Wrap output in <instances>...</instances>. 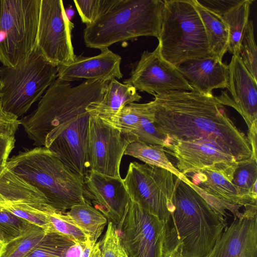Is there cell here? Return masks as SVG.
Here are the masks:
<instances>
[{"mask_svg": "<svg viewBox=\"0 0 257 257\" xmlns=\"http://www.w3.org/2000/svg\"><path fill=\"white\" fill-rule=\"evenodd\" d=\"M166 153L176 161V168L183 175L204 168H213L223 173L231 182L237 162L231 155L210 142L177 141L164 147Z\"/></svg>", "mask_w": 257, "mask_h": 257, "instance_id": "cell-15", "label": "cell"}, {"mask_svg": "<svg viewBox=\"0 0 257 257\" xmlns=\"http://www.w3.org/2000/svg\"><path fill=\"white\" fill-rule=\"evenodd\" d=\"M87 111L53 129L47 136L44 147L55 153L73 173L83 178L90 171Z\"/></svg>", "mask_w": 257, "mask_h": 257, "instance_id": "cell-13", "label": "cell"}, {"mask_svg": "<svg viewBox=\"0 0 257 257\" xmlns=\"http://www.w3.org/2000/svg\"><path fill=\"white\" fill-rule=\"evenodd\" d=\"M257 123H255L248 129L247 139L251 149V156L257 158Z\"/></svg>", "mask_w": 257, "mask_h": 257, "instance_id": "cell-43", "label": "cell"}, {"mask_svg": "<svg viewBox=\"0 0 257 257\" xmlns=\"http://www.w3.org/2000/svg\"><path fill=\"white\" fill-rule=\"evenodd\" d=\"M184 179L217 212L225 217L226 210L234 217L239 208L247 204L231 182L222 172L213 168L194 171L183 176Z\"/></svg>", "mask_w": 257, "mask_h": 257, "instance_id": "cell-16", "label": "cell"}, {"mask_svg": "<svg viewBox=\"0 0 257 257\" xmlns=\"http://www.w3.org/2000/svg\"><path fill=\"white\" fill-rule=\"evenodd\" d=\"M225 227L224 216L183 176H176L172 204L164 224L162 257H207Z\"/></svg>", "mask_w": 257, "mask_h": 257, "instance_id": "cell-2", "label": "cell"}, {"mask_svg": "<svg viewBox=\"0 0 257 257\" xmlns=\"http://www.w3.org/2000/svg\"><path fill=\"white\" fill-rule=\"evenodd\" d=\"M154 95L148 107L156 128L166 137L167 145L180 141L204 140L212 143L237 162L250 157L247 136L228 116L218 97L193 89Z\"/></svg>", "mask_w": 257, "mask_h": 257, "instance_id": "cell-1", "label": "cell"}, {"mask_svg": "<svg viewBox=\"0 0 257 257\" xmlns=\"http://www.w3.org/2000/svg\"><path fill=\"white\" fill-rule=\"evenodd\" d=\"M123 83L153 95L193 89L177 67L163 58L158 46L152 52H143Z\"/></svg>", "mask_w": 257, "mask_h": 257, "instance_id": "cell-14", "label": "cell"}, {"mask_svg": "<svg viewBox=\"0 0 257 257\" xmlns=\"http://www.w3.org/2000/svg\"><path fill=\"white\" fill-rule=\"evenodd\" d=\"M158 46L165 60L178 67L213 56L192 0H164Z\"/></svg>", "mask_w": 257, "mask_h": 257, "instance_id": "cell-6", "label": "cell"}, {"mask_svg": "<svg viewBox=\"0 0 257 257\" xmlns=\"http://www.w3.org/2000/svg\"><path fill=\"white\" fill-rule=\"evenodd\" d=\"M47 203L45 196L6 165H0V205L7 203Z\"/></svg>", "mask_w": 257, "mask_h": 257, "instance_id": "cell-22", "label": "cell"}, {"mask_svg": "<svg viewBox=\"0 0 257 257\" xmlns=\"http://www.w3.org/2000/svg\"><path fill=\"white\" fill-rule=\"evenodd\" d=\"M109 81L85 80L72 87L57 78L41 97L37 108L20 119L37 147H44L53 129L86 112L90 104L101 100Z\"/></svg>", "mask_w": 257, "mask_h": 257, "instance_id": "cell-5", "label": "cell"}, {"mask_svg": "<svg viewBox=\"0 0 257 257\" xmlns=\"http://www.w3.org/2000/svg\"><path fill=\"white\" fill-rule=\"evenodd\" d=\"M240 58L250 75L256 79L257 52L253 22L249 20L240 47Z\"/></svg>", "mask_w": 257, "mask_h": 257, "instance_id": "cell-36", "label": "cell"}, {"mask_svg": "<svg viewBox=\"0 0 257 257\" xmlns=\"http://www.w3.org/2000/svg\"><path fill=\"white\" fill-rule=\"evenodd\" d=\"M81 257H101L98 242H94L88 239L84 244Z\"/></svg>", "mask_w": 257, "mask_h": 257, "instance_id": "cell-42", "label": "cell"}, {"mask_svg": "<svg viewBox=\"0 0 257 257\" xmlns=\"http://www.w3.org/2000/svg\"><path fill=\"white\" fill-rule=\"evenodd\" d=\"M163 6L162 0H103L99 16L83 31L86 46L101 50L140 37L158 38Z\"/></svg>", "mask_w": 257, "mask_h": 257, "instance_id": "cell-4", "label": "cell"}, {"mask_svg": "<svg viewBox=\"0 0 257 257\" xmlns=\"http://www.w3.org/2000/svg\"><path fill=\"white\" fill-rule=\"evenodd\" d=\"M34 225L0 205V239L5 244L21 236Z\"/></svg>", "mask_w": 257, "mask_h": 257, "instance_id": "cell-33", "label": "cell"}, {"mask_svg": "<svg viewBox=\"0 0 257 257\" xmlns=\"http://www.w3.org/2000/svg\"><path fill=\"white\" fill-rule=\"evenodd\" d=\"M146 104L147 109L142 115L138 127L130 134L135 138V142L165 147L167 144V139L156 128L153 115L148 108L147 103Z\"/></svg>", "mask_w": 257, "mask_h": 257, "instance_id": "cell-35", "label": "cell"}, {"mask_svg": "<svg viewBox=\"0 0 257 257\" xmlns=\"http://www.w3.org/2000/svg\"><path fill=\"white\" fill-rule=\"evenodd\" d=\"M98 242L101 257H128L121 243L116 226L110 221L105 234Z\"/></svg>", "mask_w": 257, "mask_h": 257, "instance_id": "cell-37", "label": "cell"}, {"mask_svg": "<svg viewBox=\"0 0 257 257\" xmlns=\"http://www.w3.org/2000/svg\"><path fill=\"white\" fill-rule=\"evenodd\" d=\"M41 0H0V61L14 66L36 47Z\"/></svg>", "mask_w": 257, "mask_h": 257, "instance_id": "cell-8", "label": "cell"}, {"mask_svg": "<svg viewBox=\"0 0 257 257\" xmlns=\"http://www.w3.org/2000/svg\"><path fill=\"white\" fill-rule=\"evenodd\" d=\"M2 205L16 216L43 228L47 232L50 229L48 214L57 212L47 203H7Z\"/></svg>", "mask_w": 257, "mask_h": 257, "instance_id": "cell-29", "label": "cell"}, {"mask_svg": "<svg viewBox=\"0 0 257 257\" xmlns=\"http://www.w3.org/2000/svg\"><path fill=\"white\" fill-rule=\"evenodd\" d=\"M164 148L160 145L134 142L127 147L124 155L138 159L145 164L167 169L181 178L183 175L169 160Z\"/></svg>", "mask_w": 257, "mask_h": 257, "instance_id": "cell-28", "label": "cell"}, {"mask_svg": "<svg viewBox=\"0 0 257 257\" xmlns=\"http://www.w3.org/2000/svg\"><path fill=\"white\" fill-rule=\"evenodd\" d=\"M141 99L142 96L133 85L113 79L108 82L101 100L90 104L86 111L90 114L97 115L112 114L125 105Z\"/></svg>", "mask_w": 257, "mask_h": 257, "instance_id": "cell-23", "label": "cell"}, {"mask_svg": "<svg viewBox=\"0 0 257 257\" xmlns=\"http://www.w3.org/2000/svg\"><path fill=\"white\" fill-rule=\"evenodd\" d=\"M85 243H74L67 248L64 257H81Z\"/></svg>", "mask_w": 257, "mask_h": 257, "instance_id": "cell-44", "label": "cell"}, {"mask_svg": "<svg viewBox=\"0 0 257 257\" xmlns=\"http://www.w3.org/2000/svg\"><path fill=\"white\" fill-rule=\"evenodd\" d=\"M177 68L193 90L201 93L213 95V89L228 87V66L215 57L189 61Z\"/></svg>", "mask_w": 257, "mask_h": 257, "instance_id": "cell-21", "label": "cell"}, {"mask_svg": "<svg viewBox=\"0 0 257 257\" xmlns=\"http://www.w3.org/2000/svg\"><path fill=\"white\" fill-rule=\"evenodd\" d=\"M202 22L210 52L213 56L222 60L228 49L229 33L222 18L192 0Z\"/></svg>", "mask_w": 257, "mask_h": 257, "instance_id": "cell-24", "label": "cell"}, {"mask_svg": "<svg viewBox=\"0 0 257 257\" xmlns=\"http://www.w3.org/2000/svg\"><path fill=\"white\" fill-rule=\"evenodd\" d=\"M57 66L35 49L15 66L0 67V101L4 110L19 117L57 78Z\"/></svg>", "mask_w": 257, "mask_h": 257, "instance_id": "cell-7", "label": "cell"}, {"mask_svg": "<svg viewBox=\"0 0 257 257\" xmlns=\"http://www.w3.org/2000/svg\"><path fill=\"white\" fill-rule=\"evenodd\" d=\"M74 27L62 0H41L35 49L57 66L71 62L75 56L71 35Z\"/></svg>", "mask_w": 257, "mask_h": 257, "instance_id": "cell-10", "label": "cell"}, {"mask_svg": "<svg viewBox=\"0 0 257 257\" xmlns=\"http://www.w3.org/2000/svg\"><path fill=\"white\" fill-rule=\"evenodd\" d=\"M244 207L207 257H257L256 202Z\"/></svg>", "mask_w": 257, "mask_h": 257, "instance_id": "cell-17", "label": "cell"}, {"mask_svg": "<svg viewBox=\"0 0 257 257\" xmlns=\"http://www.w3.org/2000/svg\"><path fill=\"white\" fill-rule=\"evenodd\" d=\"M175 178V175L164 168L133 162L122 180L131 201L164 224L172 204Z\"/></svg>", "mask_w": 257, "mask_h": 257, "instance_id": "cell-9", "label": "cell"}, {"mask_svg": "<svg viewBox=\"0 0 257 257\" xmlns=\"http://www.w3.org/2000/svg\"><path fill=\"white\" fill-rule=\"evenodd\" d=\"M228 66L227 89L231 98L226 93L218 98L223 105L233 107L241 115L248 129L257 123V81L246 69L239 56L232 55Z\"/></svg>", "mask_w": 257, "mask_h": 257, "instance_id": "cell-18", "label": "cell"}, {"mask_svg": "<svg viewBox=\"0 0 257 257\" xmlns=\"http://www.w3.org/2000/svg\"><path fill=\"white\" fill-rule=\"evenodd\" d=\"M65 214L94 242L107 222V218L99 211L87 202L72 206Z\"/></svg>", "mask_w": 257, "mask_h": 257, "instance_id": "cell-25", "label": "cell"}, {"mask_svg": "<svg viewBox=\"0 0 257 257\" xmlns=\"http://www.w3.org/2000/svg\"><path fill=\"white\" fill-rule=\"evenodd\" d=\"M77 11L82 23L89 25L99 16L103 0H74Z\"/></svg>", "mask_w": 257, "mask_h": 257, "instance_id": "cell-38", "label": "cell"}, {"mask_svg": "<svg viewBox=\"0 0 257 257\" xmlns=\"http://www.w3.org/2000/svg\"><path fill=\"white\" fill-rule=\"evenodd\" d=\"M47 232L34 225L26 232L6 244L1 257H25L43 239Z\"/></svg>", "mask_w": 257, "mask_h": 257, "instance_id": "cell-31", "label": "cell"}, {"mask_svg": "<svg viewBox=\"0 0 257 257\" xmlns=\"http://www.w3.org/2000/svg\"><path fill=\"white\" fill-rule=\"evenodd\" d=\"M146 109V103H132L114 114L96 115L103 122L122 133L130 134L137 129Z\"/></svg>", "mask_w": 257, "mask_h": 257, "instance_id": "cell-30", "label": "cell"}, {"mask_svg": "<svg viewBox=\"0 0 257 257\" xmlns=\"http://www.w3.org/2000/svg\"><path fill=\"white\" fill-rule=\"evenodd\" d=\"M100 51L98 55L90 57L75 55L71 62L57 66V78L69 82L82 79L103 81L121 79V57L108 48Z\"/></svg>", "mask_w": 257, "mask_h": 257, "instance_id": "cell-20", "label": "cell"}, {"mask_svg": "<svg viewBox=\"0 0 257 257\" xmlns=\"http://www.w3.org/2000/svg\"><path fill=\"white\" fill-rule=\"evenodd\" d=\"M48 217L49 232L65 236L75 243H85L88 240L87 235L65 213L55 212L49 214Z\"/></svg>", "mask_w": 257, "mask_h": 257, "instance_id": "cell-34", "label": "cell"}, {"mask_svg": "<svg viewBox=\"0 0 257 257\" xmlns=\"http://www.w3.org/2000/svg\"><path fill=\"white\" fill-rule=\"evenodd\" d=\"M74 243L65 236L48 232L25 257H64L67 248Z\"/></svg>", "mask_w": 257, "mask_h": 257, "instance_id": "cell-32", "label": "cell"}, {"mask_svg": "<svg viewBox=\"0 0 257 257\" xmlns=\"http://www.w3.org/2000/svg\"><path fill=\"white\" fill-rule=\"evenodd\" d=\"M6 246V244H5L0 239V257H1L4 253Z\"/></svg>", "mask_w": 257, "mask_h": 257, "instance_id": "cell-45", "label": "cell"}, {"mask_svg": "<svg viewBox=\"0 0 257 257\" xmlns=\"http://www.w3.org/2000/svg\"><path fill=\"white\" fill-rule=\"evenodd\" d=\"M116 227L128 257H162L164 223L137 203L130 201Z\"/></svg>", "mask_w": 257, "mask_h": 257, "instance_id": "cell-11", "label": "cell"}, {"mask_svg": "<svg viewBox=\"0 0 257 257\" xmlns=\"http://www.w3.org/2000/svg\"><path fill=\"white\" fill-rule=\"evenodd\" d=\"M6 166L41 192L57 212L65 214L75 205L92 200L84 180L45 147L19 152L8 159Z\"/></svg>", "mask_w": 257, "mask_h": 257, "instance_id": "cell-3", "label": "cell"}, {"mask_svg": "<svg viewBox=\"0 0 257 257\" xmlns=\"http://www.w3.org/2000/svg\"><path fill=\"white\" fill-rule=\"evenodd\" d=\"M253 2L242 0L221 17L228 29V51L232 55L239 56L240 44L249 21L250 6Z\"/></svg>", "mask_w": 257, "mask_h": 257, "instance_id": "cell-26", "label": "cell"}, {"mask_svg": "<svg viewBox=\"0 0 257 257\" xmlns=\"http://www.w3.org/2000/svg\"><path fill=\"white\" fill-rule=\"evenodd\" d=\"M231 183L247 205L256 202L257 158L251 156L237 162Z\"/></svg>", "mask_w": 257, "mask_h": 257, "instance_id": "cell-27", "label": "cell"}, {"mask_svg": "<svg viewBox=\"0 0 257 257\" xmlns=\"http://www.w3.org/2000/svg\"><path fill=\"white\" fill-rule=\"evenodd\" d=\"M203 7L222 17L242 0H197Z\"/></svg>", "mask_w": 257, "mask_h": 257, "instance_id": "cell-40", "label": "cell"}, {"mask_svg": "<svg viewBox=\"0 0 257 257\" xmlns=\"http://www.w3.org/2000/svg\"><path fill=\"white\" fill-rule=\"evenodd\" d=\"M15 142V137L0 135V165H6Z\"/></svg>", "mask_w": 257, "mask_h": 257, "instance_id": "cell-41", "label": "cell"}, {"mask_svg": "<svg viewBox=\"0 0 257 257\" xmlns=\"http://www.w3.org/2000/svg\"><path fill=\"white\" fill-rule=\"evenodd\" d=\"M84 183L92 196L94 207L117 225L131 201L122 179L89 171Z\"/></svg>", "mask_w": 257, "mask_h": 257, "instance_id": "cell-19", "label": "cell"}, {"mask_svg": "<svg viewBox=\"0 0 257 257\" xmlns=\"http://www.w3.org/2000/svg\"><path fill=\"white\" fill-rule=\"evenodd\" d=\"M135 142L130 134L123 133L90 114L88 129V161L90 171L121 178V160L129 144Z\"/></svg>", "mask_w": 257, "mask_h": 257, "instance_id": "cell-12", "label": "cell"}, {"mask_svg": "<svg viewBox=\"0 0 257 257\" xmlns=\"http://www.w3.org/2000/svg\"><path fill=\"white\" fill-rule=\"evenodd\" d=\"M20 124L18 117L4 110L0 101V135L15 137Z\"/></svg>", "mask_w": 257, "mask_h": 257, "instance_id": "cell-39", "label": "cell"}]
</instances>
